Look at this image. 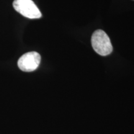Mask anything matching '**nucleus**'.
<instances>
[{
	"mask_svg": "<svg viewBox=\"0 0 134 134\" xmlns=\"http://www.w3.org/2000/svg\"><path fill=\"white\" fill-rule=\"evenodd\" d=\"M91 44L94 50L101 56H106L113 52L110 38L103 30L99 29L94 32L91 37Z\"/></svg>",
	"mask_w": 134,
	"mask_h": 134,
	"instance_id": "f257e3e1",
	"label": "nucleus"
},
{
	"mask_svg": "<svg viewBox=\"0 0 134 134\" xmlns=\"http://www.w3.org/2000/svg\"><path fill=\"white\" fill-rule=\"evenodd\" d=\"M41 57L36 52H30L22 55L18 62L19 68L25 72H31L36 70L39 66Z\"/></svg>",
	"mask_w": 134,
	"mask_h": 134,
	"instance_id": "7ed1b4c3",
	"label": "nucleus"
},
{
	"mask_svg": "<svg viewBox=\"0 0 134 134\" xmlns=\"http://www.w3.org/2000/svg\"><path fill=\"white\" fill-rule=\"evenodd\" d=\"M13 6L17 12L29 19H39L41 12L32 0H14Z\"/></svg>",
	"mask_w": 134,
	"mask_h": 134,
	"instance_id": "f03ea898",
	"label": "nucleus"
}]
</instances>
